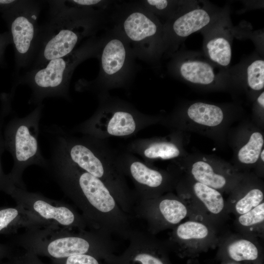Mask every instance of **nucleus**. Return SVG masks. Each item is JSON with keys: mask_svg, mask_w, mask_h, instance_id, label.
Segmentation results:
<instances>
[{"mask_svg": "<svg viewBox=\"0 0 264 264\" xmlns=\"http://www.w3.org/2000/svg\"><path fill=\"white\" fill-rule=\"evenodd\" d=\"M48 132L66 156L75 165L100 179L112 193L121 208L133 214L135 197L128 188L124 175L116 161L104 157L98 139L88 135L80 138L68 135L61 128L53 127Z\"/></svg>", "mask_w": 264, "mask_h": 264, "instance_id": "obj_3", "label": "nucleus"}, {"mask_svg": "<svg viewBox=\"0 0 264 264\" xmlns=\"http://www.w3.org/2000/svg\"><path fill=\"white\" fill-rule=\"evenodd\" d=\"M18 0H0V12L2 14L14 6Z\"/></svg>", "mask_w": 264, "mask_h": 264, "instance_id": "obj_36", "label": "nucleus"}, {"mask_svg": "<svg viewBox=\"0 0 264 264\" xmlns=\"http://www.w3.org/2000/svg\"><path fill=\"white\" fill-rule=\"evenodd\" d=\"M147 3L156 10H162L169 5V1L166 0H148Z\"/></svg>", "mask_w": 264, "mask_h": 264, "instance_id": "obj_35", "label": "nucleus"}, {"mask_svg": "<svg viewBox=\"0 0 264 264\" xmlns=\"http://www.w3.org/2000/svg\"><path fill=\"white\" fill-rule=\"evenodd\" d=\"M103 117L97 113L90 119L86 121L77 128L86 135L96 138L105 135L125 136L135 132L139 127V120L132 112L123 110H118Z\"/></svg>", "mask_w": 264, "mask_h": 264, "instance_id": "obj_9", "label": "nucleus"}, {"mask_svg": "<svg viewBox=\"0 0 264 264\" xmlns=\"http://www.w3.org/2000/svg\"><path fill=\"white\" fill-rule=\"evenodd\" d=\"M100 258L89 254H80L62 259H51V264H102Z\"/></svg>", "mask_w": 264, "mask_h": 264, "instance_id": "obj_29", "label": "nucleus"}, {"mask_svg": "<svg viewBox=\"0 0 264 264\" xmlns=\"http://www.w3.org/2000/svg\"><path fill=\"white\" fill-rule=\"evenodd\" d=\"M17 264H44L34 254L27 251L22 254H15L11 257Z\"/></svg>", "mask_w": 264, "mask_h": 264, "instance_id": "obj_31", "label": "nucleus"}, {"mask_svg": "<svg viewBox=\"0 0 264 264\" xmlns=\"http://www.w3.org/2000/svg\"><path fill=\"white\" fill-rule=\"evenodd\" d=\"M257 102L263 108H264V92H262L257 98Z\"/></svg>", "mask_w": 264, "mask_h": 264, "instance_id": "obj_37", "label": "nucleus"}, {"mask_svg": "<svg viewBox=\"0 0 264 264\" xmlns=\"http://www.w3.org/2000/svg\"><path fill=\"white\" fill-rule=\"evenodd\" d=\"M188 117L198 124L215 127L220 125L223 119V112L219 107L202 102H196L187 110Z\"/></svg>", "mask_w": 264, "mask_h": 264, "instance_id": "obj_18", "label": "nucleus"}, {"mask_svg": "<svg viewBox=\"0 0 264 264\" xmlns=\"http://www.w3.org/2000/svg\"><path fill=\"white\" fill-rule=\"evenodd\" d=\"M43 105L23 117L15 116L6 124L3 132L5 150L11 154L13 166L8 176L17 187L26 189L22 179L24 170L31 165L46 170L48 160L42 155L38 142L39 124Z\"/></svg>", "mask_w": 264, "mask_h": 264, "instance_id": "obj_5", "label": "nucleus"}, {"mask_svg": "<svg viewBox=\"0 0 264 264\" xmlns=\"http://www.w3.org/2000/svg\"><path fill=\"white\" fill-rule=\"evenodd\" d=\"M264 220V203H262L239 218L240 223L249 226L263 222Z\"/></svg>", "mask_w": 264, "mask_h": 264, "instance_id": "obj_28", "label": "nucleus"}, {"mask_svg": "<svg viewBox=\"0 0 264 264\" xmlns=\"http://www.w3.org/2000/svg\"><path fill=\"white\" fill-rule=\"evenodd\" d=\"M179 71L184 79L195 84H211L215 81L216 77L213 67L209 64L199 60L183 62L179 66Z\"/></svg>", "mask_w": 264, "mask_h": 264, "instance_id": "obj_16", "label": "nucleus"}, {"mask_svg": "<svg viewBox=\"0 0 264 264\" xmlns=\"http://www.w3.org/2000/svg\"><path fill=\"white\" fill-rule=\"evenodd\" d=\"M208 234V230L204 224L193 221L180 224L176 231V236L180 240L201 239Z\"/></svg>", "mask_w": 264, "mask_h": 264, "instance_id": "obj_25", "label": "nucleus"}, {"mask_svg": "<svg viewBox=\"0 0 264 264\" xmlns=\"http://www.w3.org/2000/svg\"><path fill=\"white\" fill-rule=\"evenodd\" d=\"M260 155H261V158L262 160L264 162V150H263L261 151Z\"/></svg>", "mask_w": 264, "mask_h": 264, "instance_id": "obj_39", "label": "nucleus"}, {"mask_svg": "<svg viewBox=\"0 0 264 264\" xmlns=\"http://www.w3.org/2000/svg\"><path fill=\"white\" fill-rule=\"evenodd\" d=\"M48 162L46 170L81 210L89 229L129 239L133 229L130 216L102 181L70 161L54 141Z\"/></svg>", "mask_w": 264, "mask_h": 264, "instance_id": "obj_1", "label": "nucleus"}, {"mask_svg": "<svg viewBox=\"0 0 264 264\" xmlns=\"http://www.w3.org/2000/svg\"><path fill=\"white\" fill-rule=\"evenodd\" d=\"M19 205L50 226L87 230L84 217L70 205L13 185L7 193Z\"/></svg>", "mask_w": 264, "mask_h": 264, "instance_id": "obj_8", "label": "nucleus"}, {"mask_svg": "<svg viewBox=\"0 0 264 264\" xmlns=\"http://www.w3.org/2000/svg\"><path fill=\"white\" fill-rule=\"evenodd\" d=\"M247 83L249 87L256 91L264 87V61L258 59L253 61L246 69Z\"/></svg>", "mask_w": 264, "mask_h": 264, "instance_id": "obj_26", "label": "nucleus"}, {"mask_svg": "<svg viewBox=\"0 0 264 264\" xmlns=\"http://www.w3.org/2000/svg\"><path fill=\"white\" fill-rule=\"evenodd\" d=\"M90 52L91 48L87 44L66 56L51 60L41 66L28 70L17 80V84L25 85L30 88V104L38 106L50 97L68 99L73 71Z\"/></svg>", "mask_w": 264, "mask_h": 264, "instance_id": "obj_6", "label": "nucleus"}, {"mask_svg": "<svg viewBox=\"0 0 264 264\" xmlns=\"http://www.w3.org/2000/svg\"><path fill=\"white\" fill-rule=\"evenodd\" d=\"M41 2L36 0H18L3 13L13 44L16 69L28 68L36 53L40 26L38 20Z\"/></svg>", "mask_w": 264, "mask_h": 264, "instance_id": "obj_7", "label": "nucleus"}, {"mask_svg": "<svg viewBox=\"0 0 264 264\" xmlns=\"http://www.w3.org/2000/svg\"><path fill=\"white\" fill-rule=\"evenodd\" d=\"M48 3L49 20L40 26L35 55L28 70L72 52L92 26L88 9L70 6L66 0H49Z\"/></svg>", "mask_w": 264, "mask_h": 264, "instance_id": "obj_4", "label": "nucleus"}, {"mask_svg": "<svg viewBox=\"0 0 264 264\" xmlns=\"http://www.w3.org/2000/svg\"><path fill=\"white\" fill-rule=\"evenodd\" d=\"M230 257L237 262L253 261L257 259L258 250L256 246L246 240H240L231 243L228 247Z\"/></svg>", "mask_w": 264, "mask_h": 264, "instance_id": "obj_24", "label": "nucleus"}, {"mask_svg": "<svg viewBox=\"0 0 264 264\" xmlns=\"http://www.w3.org/2000/svg\"><path fill=\"white\" fill-rule=\"evenodd\" d=\"M14 253V248L9 243H0V261L5 258L10 259Z\"/></svg>", "mask_w": 264, "mask_h": 264, "instance_id": "obj_34", "label": "nucleus"}, {"mask_svg": "<svg viewBox=\"0 0 264 264\" xmlns=\"http://www.w3.org/2000/svg\"><path fill=\"white\" fill-rule=\"evenodd\" d=\"M1 264H17L13 258L8 259L7 262L2 263Z\"/></svg>", "mask_w": 264, "mask_h": 264, "instance_id": "obj_38", "label": "nucleus"}, {"mask_svg": "<svg viewBox=\"0 0 264 264\" xmlns=\"http://www.w3.org/2000/svg\"><path fill=\"white\" fill-rule=\"evenodd\" d=\"M140 152L148 159H169L179 156L180 151L175 144L166 141L151 143L141 145Z\"/></svg>", "mask_w": 264, "mask_h": 264, "instance_id": "obj_21", "label": "nucleus"}, {"mask_svg": "<svg viewBox=\"0 0 264 264\" xmlns=\"http://www.w3.org/2000/svg\"><path fill=\"white\" fill-rule=\"evenodd\" d=\"M2 108L0 110V141L3 140L2 129L5 117L11 110V99L5 97Z\"/></svg>", "mask_w": 264, "mask_h": 264, "instance_id": "obj_32", "label": "nucleus"}, {"mask_svg": "<svg viewBox=\"0 0 264 264\" xmlns=\"http://www.w3.org/2000/svg\"><path fill=\"white\" fill-rule=\"evenodd\" d=\"M11 44H12V41L9 32L0 33V65L3 64L4 54L6 47Z\"/></svg>", "mask_w": 264, "mask_h": 264, "instance_id": "obj_33", "label": "nucleus"}, {"mask_svg": "<svg viewBox=\"0 0 264 264\" xmlns=\"http://www.w3.org/2000/svg\"><path fill=\"white\" fill-rule=\"evenodd\" d=\"M117 166L124 175L132 180L136 190L137 199L153 198L165 184V176L138 160H116Z\"/></svg>", "mask_w": 264, "mask_h": 264, "instance_id": "obj_10", "label": "nucleus"}, {"mask_svg": "<svg viewBox=\"0 0 264 264\" xmlns=\"http://www.w3.org/2000/svg\"><path fill=\"white\" fill-rule=\"evenodd\" d=\"M124 31L132 41L141 42L154 36L157 32L156 24L141 12L131 13L123 23Z\"/></svg>", "mask_w": 264, "mask_h": 264, "instance_id": "obj_15", "label": "nucleus"}, {"mask_svg": "<svg viewBox=\"0 0 264 264\" xmlns=\"http://www.w3.org/2000/svg\"><path fill=\"white\" fill-rule=\"evenodd\" d=\"M5 150L4 141H0V191L7 194L11 187L14 185L9 178L8 174H5L2 169L1 156Z\"/></svg>", "mask_w": 264, "mask_h": 264, "instance_id": "obj_30", "label": "nucleus"}, {"mask_svg": "<svg viewBox=\"0 0 264 264\" xmlns=\"http://www.w3.org/2000/svg\"><path fill=\"white\" fill-rule=\"evenodd\" d=\"M263 136L258 132L252 133L249 140L239 151V160L244 164H253L259 159L264 145Z\"/></svg>", "mask_w": 264, "mask_h": 264, "instance_id": "obj_23", "label": "nucleus"}, {"mask_svg": "<svg viewBox=\"0 0 264 264\" xmlns=\"http://www.w3.org/2000/svg\"><path fill=\"white\" fill-rule=\"evenodd\" d=\"M209 12L203 8H195L178 17L172 25L174 33L178 37L185 38L199 31L212 20Z\"/></svg>", "mask_w": 264, "mask_h": 264, "instance_id": "obj_14", "label": "nucleus"}, {"mask_svg": "<svg viewBox=\"0 0 264 264\" xmlns=\"http://www.w3.org/2000/svg\"><path fill=\"white\" fill-rule=\"evenodd\" d=\"M128 240L129 247L114 264H165L157 255V245L149 234L133 229Z\"/></svg>", "mask_w": 264, "mask_h": 264, "instance_id": "obj_11", "label": "nucleus"}, {"mask_svg": "<svg viewBox=\"0 0 264 264\" xmlns=\"http://www.w3.org/2000/svg\"><path fill=\"white\" fill-rule=\"evenodd\" d=\"M148 220L160 228L161 224L175 225L187 215L186 206L178 200L164 198L151 199L146 204L145 210Z\"/></svg>", "mask_w": 264, "mask_h": 264, "instance_id": "obj_12", "label": "nucleus"}, {"mask_svg": "<svg viewBox=\"0 0 264 264\" xmlns=\"http://www.w3.org/2000/svg\"><path fill=\"white\" fill-rule=\"evenodd\" d=\"M205 49L209 58L215 63L228 66L231 60L232 50L228 40L222 36H216L208 40Z\"/></svg>", "mask_w": 264, "mask_h": 264, "instance_id": "obj_19", "label": "nucleus"}, {"mask_svg": "<svg viewBox=\"0 0 264 264\" xmlns=\"http://www.w3.org/2000/svg\"><path fill=\"white\" fill-rule=\"evenodd\" d=\"M38 256L51 259L89 254L113 264V244L110 237L90 230H76L52 226L26 229L8 243Z\"/></svg>", "mask_w": 264, "mask_h": 264, "instance_id": "obj_2", "label": "nucleus"}, {"mask_svg": "<svg viewBox=\"0 0 264 264\" xmlns=\"http://www.w3.org/2000/svg\"><path fill=\"white\" fill-rule=\"evenodd\" d=\"M194 190L197 197L210 212L217 214L222 211L224 207V200L219 191L199 182L194 184Z\"/></svg>", "mask_w": 264, "mask_h": 264, "instance_id": "obj_22", "label": "nucleus"}, {"mask_svg": "<svg viewBox=\"0 0 264 264\" xmlns=\"http://www.w3.org/2000/svg\"><path fill=\"white\" fill-rule=\"evenodd\" d=\"M263 198L264 194L261 190L252 189L237 202L236 210L240 214H245L259 205Z\"/></svg>", "mask_w": 264, "mask_h": 264, "instance_id": "obj_27", "label": "nucleus"}, {"mask_svg": "<svg viewBox=\"0 0 264 264\" xmlns=\"http://www.w3.org/2000/svg\"><path fill=\"white\" fill-rule=\"evenodd\" d=\"M126 52L123 42L118 39L108 42L102 51L101 66L103 71L109 75L118 73L125 62Z\"/></svg>", "mask_w": 264, "mask_h": 264, "instance_id": "obj_17", "label": "nucleus"}, {"mask_svg": "<svg viewBox=\"0 0 264 264\" xmlns=\"http://www.w3.org/2000/svg\"><path fill=\"white\" fill-rule=\"evenodd\" d=\"M191 173L198 182L215 189H221L226 183L225 178L215 173L212 167L204 161L195 162L192 165Z\"/></svg>", "mask_w": 264, "mask_h": 264, "instance_id": "obj_20", "label": "nucleus"}, {"mask_svg": "<svg viewBox=\"0 0 264 264\" xmlns=\"http://www.w3.org/2000/svg\"><path fill=\"white\" fill-rule=\"evenodd\" d=\"M50 226L22 207H0V235L17 233L25 230Z\"/></svg>", "mask_w": 264, "mask_h": 264, "instance_id": "obj_13", "label": "nucleus"}]
</instances>
